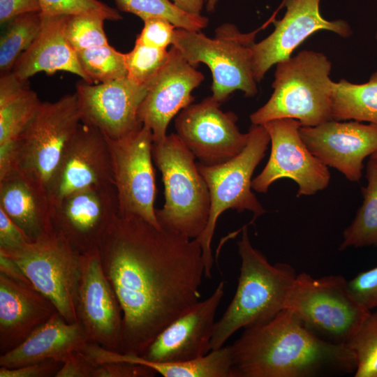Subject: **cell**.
Wrapping results in <instances>:
<instances>
[{
  "label": "cell",
  "instance_id": "obj_8",
  "mask_svg": "<svg viewBox=\"0 0 377 377\" xmlns=\"http://www.w3.org/2000/svg\"><path fill=\"white\" fill-rule=\"evenodd\" d=\"M285 309L319 337L344 344L371 312L350 295L343 276L313 278L304 272L297 274Z\"/></svg>",
  "mask_w": 377,
  "mask_h": 377
},
{
  "label": "cell",
  "instance_id": "obj_7",
  "mask_svg": "<svg viewBox=\"0 0 377 377\" xmlns=\"http://www.w3.org/2000/svg\"><path fill=\"white\" fill-rule=\"evenodd\" d=\"M269 142L270 137L265 126L252 124L248 142L238 155L216 165L198 163L210 197L207 224L196 238L202 248L207 278L212 276L214 258L211 244L219 216L229 209L238 212L247 210L253 214V223L266 212L251 191V183L254 170L264 158Z\"/></svg>",
  "mask_w": 377,
  "mask_h": 377
},
{
  "label": "cell",
  "instance_id": "obj_6",
  "mask_svg": "<svg viewBox=\"0 0 377 377\" xmlns=\"http://www.w3.org/2000/svg\"><path fill=\"white\" fill-rule=\"evenodd\" d=\"M258 30L242 33L237 26L225 23L209 38L200 31L177 28L172 46L192 66L202 63L210 69L212 96L220 103L236 90L246 97L258 93L252 68V47Z\"/></svg>",
  "mask_w": 377,
  "mask_h": 377
},
{
  "label": "cell",
  "instance_id": "obj_27",
  "mask_svg": "<svg viewBox=\"0 0 377 377\" xmlns=\"http://www.w3.org/2000/svg\"><path fill=\"white\" fill-rule=\"evenodd\" d=\"M332 119L377 125V71L369 80L355 84L341 79L333 84Z\"/></svg>",
  "mask_w": 377,
  "mask_h": 377
},
{
  "label": "cell",
  "instance_id": "obj_14",
  "mask_svg": "<svg viewBox=\"0 0 377 377\" xmlns=\"http://www.w3.org/2000/svg\"><path fill=\"white\" fill-rule=\"evenodd\" d=\"M221 105L211 96L184 108L175 120L177 135L204 165L232 158L249 140V132L242 133L237 126V115L222 111Z\"/></svg>",
  "mask_w": 377,
  "mask_h": 377
},
{
  "label": "cell",
  "instance_id": "obj_24",
  "mask_svg": "<svg viewBox=\"0 0 377 377\" xmlns=\"http://www.w3.org/2000/svg\"><path fill=\"white\" fill-rule=\"evenodd\" d=\"M47 189L20 172L0 179V208L33 241L53 230Z\"/></svg>",
  "mask_w": 377,
  "mask_h": 377
},
{
  "label": "cell",
  "instance_id": "obj_11",
  "mask_svg": "<svg viewBox=\"0 0 377 377\" xmlns=\"http://www.w3.org/2000/svg\"><path fill=\"white\" fill-rule=\"evenodd\" d=\"M106 139L119 216L139 218L161 228L154 208L156 187L151 130L143 125L137 132L123 138Z\"/></svg>",
  "mask_w": 377,
  "mask_h": 377
},
{
  "label": "cell",
  "instance_id": "obj_47",
  "mask_svg": "<svg viewBox=\"0 0 377 377\" xmlns=\"http://www.w3.org/2000/svg\"><path fill=\"white\" fill-rule=\"evenodd\" d=\"M371 157L377 158V151L371 156Z\"/></svg>",
  "mask_w": 377,
  "mask_h": 377
},
{
  "label": "cell",
  "instance_id": "obj_30",
  "mask_svg": "<svg viewBox=\"0 0 377 377\" xmlns=\"http://www.w3.org/2000/svg\"><path fill=\"white\" fill-rule=\"evenodd\" d=\"M41 27L40 12L23 14L7 23L0 38L1 75L13 71L18 58L39 34Z\"/></svg>",
  "mask_w": 377,
  "mask_h": 377
},
{
  "label": "cell",
  "instance_id": "obj_22",
  "mask_svg": "<svg viewBox=\"0 0 377 377\" xmlns=\"http://www.w3.org/2000/svg\"><path fill=\"white\" fill-rule=\"evenodd\" d=\"M58 312L32 284L0 272V355L21 344Z\"/></svg>",
  "mask_w": 377,
  "mask_h": 377
},
{
  "label": "cell",
  "instance_id": "obj_35",
  "mask_svg": "<svg viewBox=\"0 0 377 377\" xmlns=\"http://www.w3.org/2000/svg\"><path fill=\"white\" fill-rule=\"evenodd\" d=\"M105 20L96 15H66L65 33L76 52L109 44L103 28Z\"/></svg>",
  "mask_w": 377,
  "mask_h": 377
},
{
  "label": "cell",
  "instance_id": "obj_28",
  "mask_svg": "<svg viewBox=\"0 0 377 377\" xmlns=\"http://www.w3.org/2000/svg\"><path fill=\"white\" fill-rule=\"evenodd\" d=\"M367 184L362 188L363 200L355 219L343 231L339 250L349 247H377V158L367 163Z\"/></svg>",
  "mask_w": 377,
  "mask_h": 377
},
{
  "label": "cell",
  "instance_id": "obj_37",
  "mask_svg": "<svg viewBox=\"0 0 377 377\" xmlns=\"http://www.w3.org/2000/svg\"><path fill=\"white\" fill-rule=\"evenodd\" d=\"M144 26L135 41L153 47L166 49L172 44L175 27L162 17H151L143 20Z\"/></svg>",
  "mask_w": 377,
  "mask_h": 377
},
{
  "label": "cell",
  "instance_id": "obj_41",
  "mask_svg": "<svg viewBox=\"0 0 377 377\" xmlns=\"http://www.w3.org/2000/svg\"><path fill=\"white\" fill-rule=\"evenodd\" d=\"M32 241L0 208V251H13Z\"/></svg>",
  "mask_w": 377,
  "mask_h": 377
},
{
  "label": "cell",
  "instance_id": "obj_18",
  "mask_svg": "<svg viewBox=\"0 0 377 377\" xmlns=\"http://www.w3.org/2000/svg\"><path fill=\"white\" fill-rule=\"evenodd\" d=\"M109 184H114V178L108 140L81 122L47 186L48 195L54 205L73 192Z\"/></svg>",
  "mask_w": 377,
  "mask_h": 377
},
{
  "label": "cell",
  "instance_id": "obj_3",
  "mask_svg": "<svg viewBox=\"0 0 377 377\" xmlns=\"http://www.w3.org/2000/svg\"><path fill=\"white\" fill-rule=\"evenodd\" d=\"M237 248L241 258L237 287L222 317L215 323L212 350L223 346L237 330L267 323L283 310L297 274L289 264L269 263L253 246L247 225L242 228Z\"/></svg>",
  "mask_w": 377,
  "mask_h": 377
},
{
  "label": "cell",
  "instance_id": "obj_2",
  "mask_svg": "<svg viewBox=\"0 0 377 377\" xmlns=\"http://www.w3.org/2000/svg\"><path fill=\"white\" fill-rule=\"evenodd\" d=\"M230 346L232 377H313L356 370L346 344L319 337L287 309L244 329Z\"/></svg>",
  "mask_w": 377,
  "mask_h": 377
},
{
  "label": "cell",
  "instance_id": "obj_23",
  "mask_svg": "<svg viewBox=\"0 0 377 377\" xmlns=\"http://www.w3.org/2000/svg\"><path fill=\"white\" fill-rule=\"evenodd\" d=\"M40 14V31L31 45L18 58L12 71L22 80H28L39 72L51 75L57 71H67L91 83L80 66L77 52L66 38V15Z\"/></svg>",
  "mask_w": 377,
  "mask_h": 377
},
{
  "label": "cell",
  "instance_id": "obj_9",
  "mask_svg": "<svg viewBox=\"0 0 377 377\" xmlns=\"http://www.w3.org/2000/svg\"><path fill=\"white\" fill-rule=\"evenodd\" d=\"M0 253L15 262L30 283L68 323L77 322L76 306L81 255L54 230L19 249Z\"/></svg>",
  "mask_w": 377,
  "mask_h": 377
},
{
  "label": "cell",
  "instance_id": "obj_17",
  "mask_svg": "<svg viewBox=\"0 0 377 377\" xmlns=\"http://www.w3.org/2000/svg\"><path fill=\"white\" fill-rule=\"evenodd\" d=\"M320 0H285L286 12L274 21V29L252 47V68L257 82L269 68L291 57L310 36L319 31H332L340 37L351 36L353 31L343 20H327L320 12Z\"/></svg>",
  "mask_w": 377,
  "mask_h": 377
},
{
  "label": "cell",
  "instance_id": "obj_26",
  "mask_svg": "<svg viewBox=\"0 0 377 377\" xmlns=\"http://www.w3.org/2000/svg\"><path fill=\"white\" fill-rule=\"evenodd\" d=\"M28 80L13 71L0 77V145L18 139L36 114L40 105Z\"/></svg>",
  "mask_w": 377,
  "mask_h": 377
},
{
  "label": "cell",
  "instance_id": "obj_29",
  "mask_svg": "<svg viewBox=\"0 0 377 377\" xmlns=\"http://www.w3.org/2000/svg\"><path fill=\"white\" fill-rule=\"evenodd\" d=\"M130 363L148 367L164 377H232L230 346L212 350L207 355L188 361L158 362L130 355Z\"/></svg>",
  "mask_w": 377,
  "mask_h": 377
},
{
  "label": "cell",
  "instance_id": "obj_48",
  "mask_svg": "<svg viewBox=\"0 0 377 377\" xmlns=\"http://www.w3.org/2000/svg\"><path fill=\"white\" fill-rule=\"evenodd\" d=\"M375 38H376V40L377 41V30H376V34H375Z\"/></svg>",
  "mask_w": 377,
  "mask_h": 377
},
{
  "label": "cell",
  "instance_id": "obj_32",
  "mask_svg": "<svg viewBox=\"0 0 377 377\" xmlns=\"http://www.w3.org/2000/svg\"><path fill=\"white\" fill-rule=\"evenodd\" d=\"M77 54L91 84L108 82L127 76L125 53L109 44L77 51Z\"/></svg>",
  "mask_w": 377,
  "mask_h": 377
},
{
  "label": "cell",
  "instance_id": "obj_43",
  "mask_svg": "<svg viewBox=\"0 0 377 377\" xmlns=\"http://www.w3.org/2000/svg\"><path fill=\"white\" fill-rule=\"evenodd\" d=\"M38 0H0L1 24L29 13L40 12Z\"/></svg>",
  "mask_w": 377,
  "mask_h": 377
},
{
  "label": "cell",
  "instance_id": "obj_1",
  "mask_svg": "<svg viewBox=\"0 0 377 377\" xmlns=\"http://www.w3.org/2000/svg\"><path fill=\"white\" fill-rule=\"evenodd\" d=\"M98 253L123 312L121 353L140 355L200 301L205 267L196 239L119 216Z\"/></svg>",
  "mask_w": 377,
  "mask_h": 377
},
{
  "label": "cell",
  "instance_id": "obj_33",
  "mask_svg": "<svg viewBox=\"0 0 377 377\" xmlns=\"http://www.w3.org/2000/svg\"><path fill=\"white\" fill-rule=\"evenodd\" d=\"M356 360L355 377H377V311L370 312L346 342Z\"/></svg>",
  "mask_w": 377,
  "mask_h": 377
},
{
  "label": "cell",
  "instance_id": "obj_10",
  "mask_svg": "<svg viewBox=\"0 0 377 377\" xmlns=\"http://www.w3.org/2000/svg\"><path fill=\"white\" fill-rule=\"evenodd\" d=\"M81 122L75 93L66 94L54 102H42L17 139L15 170L46 188Z\"/></svg>",
  "mask_w": 377,
  "mask_h": 377
},
{
  "label": "cell",
  "instance_id": "obj_31",
  "mask_svg": "<svg viewBox=\"0 0 377 377\" xmlns=\"http://www.w3.org/2000/svg\"><path fill=\"white\" fill-rule=\"evenodd\" d=\"M118 9L133 13L142 20L162 17L175 27L200 31L208 24V18L202 15L189 14L179 8L170 0H114Z\"/></svg>",
  "mask_w": 377,
  "mask_h": 377
},
{
  "label": "cell",
  "instance_id": "obj_15",
  "mask_svg": "<svg viewBox=\"0 0 377 377\" xmlns=\"http://www.w3.org/2000/svg\"><path fill=\"white\" fill-rule=\"evenodd\" d=\"M76 314L89 341L122 352L123 312L103 271L98 249L81 255Z\"/></svg>",
  "mask_w": 377,
  "mask_h": 377
},
{
  "label": "cell",
  "instance_id": "obj_42",
  "mask_svg": "<svg viewBox=\"0 0 377 377\" xmlns=\"http://www.w3.org/2000/svg\"><path fill=\"white\" fill-rule=\"evenodd\" d=\"M55 377H93L96 364L79 350L68 353Z\"/></svg>",
  "mask_w": 377,
  "mask_h": 377
},
{
  "label": "cell",
  "instance_id": "obj_20",
  "mask_svg": "<svg viewBox=\"0 0 377 377\" xmlns=\"http://www.w3.org/2000/svg\"><path fill=\"white\" fill-rule=\"evenodd\" d=\"M169 59L149 82L138 112L140 121L151 130L154 142L166 137L170 120L194 101L191 92L204 80L174 46Z\"/></svg>",
  "mask_w": 377,
  "mask_h": 377
},
{
  "label": "cell",
  "instance_id": "obj_44",
  "mask_svg": "<svg viewBox=\"0 0 377 377\" xmlns=\"http://www.w3.org/2000/svg\"><path fill=\"white\" fill-rule=\"evenodd\" d=\"M0 272L13 279L31 283L17 264L1 253H0Z\"/></svg>",
  "mask_w": 377,
  "mask_h": 377
},
{
  "label": "cell",
  "instance_id": "obj_25",
  "mask_svg": "<svg viewBox=\"0 0 377 377\" xmlns=\"http://www.w3.org/2000/svg\"><path fill=\"white\" fill-rule=\"evenodd\" d=\"M89 341L83 327L70 323L56 312L21 344L0 355V367L16 368L47 359L62 361L70 352Z\"/></svg>",
  "mask_w": 377,
  "mask_h": 377
},
{
  "label": "cell",
  "instance_id": "obj_46",
  "mask_svg": "<svg viewBox=\"0 0 377 377\" xmlns=\"http://www.w3.org/2000/svg\"><path fill=\"white\" fill-rule=\"evenodd\" d=\"M218 0H207L206 8L209 12H212L215 10Z\"/></svg>",
  "mask_w": 377,
  "mask_h": 377
},
{
  "label": "cell",
  "instance_id": "obj_36",
  "mask_svg": "<svg viewBox=\"0 0 377 377\" xmlns=\"http://www.w3.org/2000/svg\"><path fill=\"white\" fill-rule=\"evenodd\" d=\"M40 13L47 15L89 14L99 15L105 20L122 18L119 11L98 0H38Z\"/></svg>",
  "mask_w": 377,
  "mask_h": 377
},
{
  "label": "cell",
  "instance_id": "obj_45",
  "mask_svg": "<svg viewBox=\"0 0 377 377\" xmlns=\"http://www.w3.org/2000/svg\"><path fill=\"white\" fill-rule=\"evenodd\" d=\"M181 10L192 15H201V10L207 0H172Z\"/></svg>",
  "mask_w": 377,
  "mask_h": 377
},
{
  "label": "cell",
  "instance_id": "obj_12",
  "mask_svg": "<svg viewBox=\"0 0 377 377\" xmlns=\"http://www.w3.org/2000/svg\"><path fill=\"white\" fill-rule=\"evenodd\" d=\"M263 125L270 137L271 151L262 172L252 179V189L266 193L274 182L285 178L297 184V197L314 195L327 187L331 178L328 167L305 145L299 121L279 119Z\"/></svg>",
  "mask_w": 377,
  "mask_h": 377
},
{
  "label": "cell",
  "instance_id": "obj_40",
  "mask_svg": "<svg viewBox=\"0 0 377 377\" xmlns=\"http://www.w3.org/2000/svg\"><path fill=\"white\" fill-rule=\"evenodd\" d=\"M156 372L145 365L125 362L96 364L93 377H153Z\"/></svg>",
  "mask_w": 377,
  "mask_h": 377
},
{
  "label": "cell",
  "instance_id": "obj_13",
  "mask_svg": "<svg viewBox=\"0 0 377 377\" xmlns=\"http://www.w3.org/2000/svg\"><path fill=\"white\" fill-rule=\"evenodd\" d=\"M119 216L114 184L94 186L70 193L54 204L53 230L80 254L98 250Z\"/></svg>",
  "mask_w": 377,
  "mask_h": 377
},
{
  "label": "cell",
  "instance_id": "obj_38",
  "mask_svg": "<svg viewBox=\"0 0 377 377\" xmlns=\"http://www.w3.org/2000/svg\"><path fill=\"white\" fill-rule=\"evenodd\" d=\"M353 298L368 310L377 307V266L348 281Z\"/></svg>",
  "mask_w": 377,
  "mask_h": 377
},
{
  "label": "cell",
  "instance_id": "obj_21",
  "mask_svg": "<svg viewBox=\"0 0 377 377\" xmlns=\"http://www.w3.org/2000/svg\"><path fill=\"white\" fill-rule=\"evenodd\" d=\"M221 281L207 299L164 328L140 355L158 362H177L201 357L212 350L216 310L224 295Z\"/></svg>",
  "mask_w": 377,
  "mask_h": 377
},
{
  "label": "cell",
  "instance_id": "obj_39",
  "mask_svg": "<svg viewBox=\"0 0 377 377\" xmlns=\"http://www.w3.org/2000/svg\"><path fill=\"white\" fill-rule=\"evenodd\" d=\"M63 365L57 359H47L16 368L0 367V377H55Z\"/></svg>",
  "mask_w": 377,
  "mask_h": 377
},
{
  "label": "cell",
  "instance_id": "obj_34",
  "mask_svg": "<svg viewBox=\"0 0 377 377\" xmlns=\"http://www.w3.org/2000/svg\"><path fill=\"white\" fill-rule=\"evenodd\" d=\"M169 50L135 43L125 53L127 76L135 82L148 87L169 59Z\"/></svg>",
  "mask_w": 377,
  "mask_h": 377
},
{
  "label": "cell",
  "instance_id": "obj_16",
  "mask_svg": "<svg viewBox=\"0 0 377 377\" xmlns=\"http://www.w3.org/2000/svg\"><path fill=\"white\" fill-rule=\"evenodd\" d=\"M147 86L128 76L108 82L93 84L86 82L76 86L82 122L112 140L121 139L143 126L138 116Z\"/></svg>",
  "mask_w": 377,
  "mask_h": 377
},
{
  "label": "cell",
  "instance_id": "obj_19",
  "mask_svg": "<svg viewBox=\"0 0 377 377\" xmlns=\"http://www.w3.org/2000/svg\"><path fill=\"white\" fill-rule=\"evenodd\" d=\"M300 135L310 151L327 167L358 182L364 160L377 151V125L331 119L315 126H300Z\"/></svg>",
  "mask_w": 377,
  "mask_h": 377
},
{
  "label": "cell",
  "instance_id": "obj_4",
  "mask_svg": "<svg viewBox=\"0 0 377 377\" xmlns=\"http://www.w3.org/2000/svg\"><path fill=\"white\" fill-rule=\"evenodd\" d=\"M332 63L320 52L302 50L276 64L273 92L253 112L252 124L279 119H293L302 126H315L332 119L334 81Z\"/></svg>",
  "mask_w": 377,
  "mask_h": 377
},
{
  "label": "cell",
  "instance_id": "obj_5",
  "mask_svg": "<svg viewBox=\"0 0 377 377\" xmlns=\"http://www.w3.org/2000/svg\"><path fill=\"white\" fill-rule=\"evenodd\" d=\"M152 157L161 171L165 203L156 215L161 228L196 239L209 219L210 197L195 156L177 133L154 142Z\"/></svg>",
  "mask_w": 377,
  "mask_h": 377
}]
</instances>
